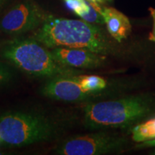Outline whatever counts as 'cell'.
I'll list each match as a JSON object with an SVG mask.
<instances>
[{"instance_id": "cell-1", "label": "cell", "mask_w": 155, "mask_h": 155, "mask_svg": "<svg viewBox=\"0 0 155 155\" xmlns=\"http://www.w3.org/2000/svg\"><path fill=\"white\" fill-rule=\"evenodd\" d=\"M30 38L48 49L58 47L85 48L105 56L115 50L111 40L95 24L52 15H48Z\"/></svg>"}, {"instance_id": "cell-2", "label": "cell", "mask_w": 155, "mask_h": 155, "mask_svg": "<svg viewBox=\"0 0 155 155\" xmlns=\"http://www.w3.org/2000/svg\"><path fill=\"white\" fill-rule=\"evenodd\" d=\"M155 114V98L150 95L129 96L92 102L84 108L83 124L91 130L127 128Z\"/></svg>"}, {"instance_id": "cell-3", "label": "cell", "mask_w": 155, "mask_h": 155, "mask_svg": "<svg viewBox=\"0 0 155 155\" xmlns=\"http://www.w3.org/2000/svg\"><path fill=\"white\" fill-rule=\"evenodd\" d=\"M61 124L52 118L34 111H10L0 115L2 144L20 147L57 138Z\"/></svg>"}, {"instance_id": "cell-4", "label": "cell", "mask_w": 155, "mask_h": 155, "mask_svg": "<svg viewBox=\"0 0 155 155\" xmlns=\"http://www.w3.org/2000/svg\"><path fill=\"white\" fill-rule=\"evenodd\" d=\"M1 56L22 72L35 77L50 78L82 72L61 65L53 57L51 50L32 38H15L5 42Z\"/></svg>"}, {"instance_id": "cell-5", "label": "cell", "mask_w": 155, "mask_h": 155, "mask_svg": "<svg viewBox=\"0 0 155 155\" xmlns=\"http://www.w3.org/2000/svg\"><path fill=\"white\" fill-rule=\"evenodd\" d=\"M129 139L107 131L75 136L62 141L54 152L61 155H103L121 154L128 149Z\"/></svg>"}, {"instance_id": "cell-6", "label": "cell", "mask_w": 155, "mask_h": 155, "mask_svg": "<svg viewBox=\"0 0 155 155\" xmlns=\"http://www.w3.org/2000/svg\"><path fill=\"white\" fill-rule=\"evenodd\" d=\"M48 15L32 0L16 4L0 19V32L8 35H21L41 26Z\"/></svg>"}, {"instance_id": "cell-7", "label": "cell", "mask_w": 155, "mask_h": 155, "mask_svg": "<svg viewBox=\"0 0 155 155\" xmlns=\"http://www.w3.org/2000/svg\"><path fill=\"white\" fill-rule=\"evenodd\" d=\"M80 75H63L50 78L40 88V93L49 98L65 102L88 99L92 96L83 87Z\"/></svg>"}, {"instance_id": "cell-8", "label": "cell", "mask_w": 155, "mask_h": 155, "mask_svg": "<svg viewBox=\"0 0 155 155\" xmlns=\"http://www.w3.org/2000/svg\"><path fill=\"white\" fill-rule=\"evenodd\" d=\"M50 50L58 63L73 68H98L101 67L106 61L105 55L85 48L58 47Z\"/></svg>"}, {"instance_id": "cell-9", "label": "cell", "mask_w": 155, "mask_h": 155, "mask_svg": "<svg viewBox=\"0 0 155 155\" xmlns=\"http://www.w3.org/2000/svg\"><path fill=\"white\" fill-rule=\"evenodd\" d=\"M89 2L101 15L108 32L114 40L121 42L127 38L131 32V25L127 16L112 7H101L98 5V2Z\"/></svg>"}, {"instance_id": "cell-10", "label": "cell", "mask_w": 155, "mask_h": 155, "mask_svg": "<svg viewBox=\"0 0 155 155\" xmlns=\"http://www.w3.org/2000/svg\"><path fill=\"white\" fill-rule=\"evenodd\" d=\"M131 138L138 143L155 139V118L135 125L131 129Z\"/></svg>"}, {"instance_id": "cell-11", "label": "cell", "mask_w": 155, "mask_h": 155, "mask_svg": "<svg viewBox=\"0 0 155 155\" xmlns=\"http://www.w3.org/2000/svg\"><path fill=\"white\" fill-rule=\"evenodd\" d=\"M82 86L91 96L104 90L107 86V81L103 77L94 75H80Z\"/></svg>"}, {"instance_id": "cell-12", "label": "cell", "mask_w": 155, "mask_h": 155, "mask_svg": "<svg viewBox=\"0 0 155 155\" xmlns=\"http://www.w3.org/2000/svg\"><path fill=\"white\" fill-rule=\"evenodd\" d=\"M14 78L13 69L7 63L0 61V88L10 83Z\"/></svg>"}, {"instance_id": "cell-13", "label": "cell", "mask_w": 155, "mask_h": 155, "mask_svg": "<svg viewBox=\"0 0 155 155\" xmlns=\"http://www.w3.org/2000/svg\"><path fill=\"white\" fill-rule=\"evenodd\" d=\"M149 10L150 12L151 15H152L153 19V28L152 32H151L150 35H149V40L155 42V9L150 7V8H149Z\"/></svg>"}, {"instance_id": "cell-14", "label": "cell", "mask_w": 155, "mask_h": 155, "mask_svg": "<svg viewBox=\"0 0 155 155\" xmlns=\"http://www.w3.org/2000/svg\"><path fill=\"white\" fill-rule=\"evenodd\" d=\"M137 147L138 148H146V147H155V139L151 141H144V142H141L139 144H137Z\"/></svg>"}, {"instance_id": "cell-15", "label": "cell", "mask_w": 155, "mask_h": 155, "mask_svg": "<svg viewBox=\"0 0 155 155\" xmlns=\"http://www.w3.org/2000/svg\"><path fill=\"white\" fill-rule=\"evenodd\" d=\"M8 2V0H0V10L3 8L4 6Z\"/></svg>"}, {"instance_id": "cell-16", "label": "cell", "mask_w": 155, "mask_h": 155, "mask_svg": "<svg viewBox=\"0 0 155 155\" xmlns=\"http://www.w3.org/2000/svg\"><path fill=\"white\" fill-rule=\"evenodd\" d=\"M89 1H96V2H103V0H89Z\"/></svg>"}, {"instance_id": "cell-17", "label": "cell", "mask_w": 155, "mask_h": 155, "mask_svg": "<svg viewBox=\"0 0 155 155\" xmlns=\"http://www.w3.org/2000/svg\"><path fill=\"white\" fill-rule=\"evenodd\" d=\"M151 154H154V155H155V150L153 151L152 153H151Z\"/></svg>"}, {"instance_id": "cell-18", "label": "cell", "mask_w": 155, "mask_h": 155, "mask_svg": "<svg viewBox=\"0 0 155 155\" xmlns=\"http://www.w3.org/2000/svg\"><path fill=\"white\" fill-rule=\"evenodd\" d=\"M3 154H5V153H2L1 152H0V155H3Z\"/></svg>"}, {"instance_id": "cell-19", "label": "cell", "mask_w": 155, "mask_h": 155, "mask_svg": "<svg viewBox=\"0 0 155 155\" xmlns=\"http://www.w3.org/2000/svg\"><path fill=\"white\" fill-rule=\"evenodd\" d=\"M103 1H111V0H103Z\"/></svg>"}, {"instance_id": "cell-20", "label": "cell", "mask_w": 155, "mask_h": 155, "mask_svg": "<svg viewBox=\"0 0 155 155\" xmlns=\"http://www.w3.org/2000/svg\"><path fill=\"white\" fill-rule=\"evenodd\" d=\"M0 144H2V142H1V139H0Z\"/></svg>"}]
</instances>
